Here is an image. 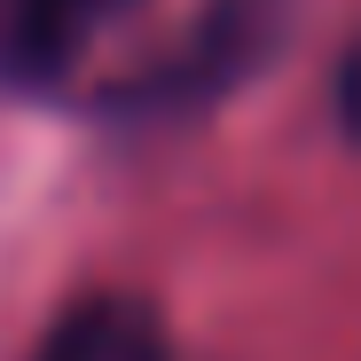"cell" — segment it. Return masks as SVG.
<instances>
[{"instance_id": "obj_3", "label": "cell", "mask_w": 361, "mask_h": 361, "mask_svg": "<svg viewBox=\"0 0 361 361\" xmlns=\"http://www.w3.org/2000/svg\"><path fill=\"white\" fill-rule=\"evenodd\" d=\"M39 361H173V345H165V322L149 298L94 290L39 338Z\"/></svg>"}, {"instance_id": "obj_1", "label": "cell", "mask_w": 361, "mask_h": 361, "mask_svg": "<svg viewBox=\"0 0 361 361\" xmlns=\"http://www.w3.org/2000/svg\"><path fill=\"white\" fill-rule=\"evenodd\" d=\"M290 39V0H204L197 24L173 47H157L149 63L118 71L94 102L110 118H134V126H157V118H197L212 102H228L235 87H252L275 47Z\"/></svg>"}, {"instance_id": "obj_4", "label": "cell", "mask_w": 361, "mask_h": 361, "mask_svg": "<svg viewBox=\"0 0 361 361\" xmlns=\"http://www.w3.org/2000/svg\"><path fill=\"white\" fill-rule=\"evenodd\" d=\"M338 118H345V134H361V47L338 63Z\"/></svg>"}, {"instance_id": "obj_2", "label": "cell", "mask_w": 361, "mask_h": 361, "mask_svg": "<svg viewBox=\"0 0 361 361\" xmlns=\"http://www.w3.org/2000/svg\"><path fill=\"white\" fill-rule=\"evenodd\" d=\"M142 0H8V39H0V63H8V79L24 87H63L87 47L118 24L134 16Z\"/></svg>"}]
</instances>
